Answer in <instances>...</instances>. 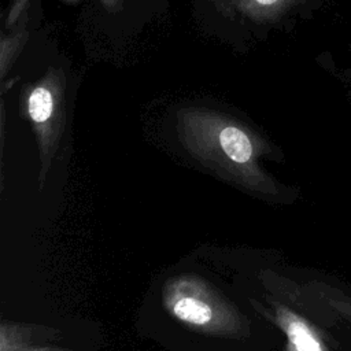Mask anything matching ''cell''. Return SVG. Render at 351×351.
I'll use <instances>...</instances> for the list:
<instances>
[{
	"label": "cell",
	"mask_w": 351,
	"mask_h": 351,
	"mask_svg": "<svg viewBox=\"0 0 351 351\" xmlns=\"http://www.w3.org/2000/svg\"><path fill=\"white\" fill-rule=\"evenodd\" d=\"M173 311L181 321L195 325L208 324L213 315L210 304L192 296H182L177 299L173 304Z\"/></svg>",
	"instance_id": "obj_6"
},
{
	"label": "cell",
	"mask_w": 351,
	"mask_h": 351,
	"mask_svg": "<svg viewBox=\"0 0 351 351\" xmlns=\"http://www.w3.org/2000/svg\"><path fill=\"white\" fill-rule=\"evenodd\" d=\"M348 95H350V97H351V90H350V92H348Z\"/></svg>",
	"instance_id": "obj_9"
},
{
	"label": "cell",
	"mask_w": 351,
	"mask_h": 351,
	"mask_svg": "<svg viewBox=\"0 0 351 351\" xmlns=\"http://www.w3.org/2000/svg\"><path fill=\"white\" fill-rule=\"evenodd\" d=\"M306 0H230L233 14L256 23L274 25L299 8Z\"/></svg>",
	"instance_id": "obj_3"
},
{
	"label": "cell",
	"mask_w": 351,
	"mask_h": 351,
	"mask_svg": "<svg viewBox=\"0 0 351 351\" xmlns=\"http://www.w3.org/2000/svg\"><path fill=\"white\" fill-rule=\"evenodd\" d=\"M289 346L295 351H328L319 335L302 318L284 314L281 318Z\"/></svg>",
	"instance_id": "obj_5"
},
{
	"label": "cell",
	"mask_w": 351,
	"mask_h": 351,
	"mask_svg": "<svg viewBox=\"0 0 351 351\" xmlns=\"http://www.w3.org/2000/svg\"><path fill=\"white\" fill-rule=\"evenodd\" d=\"M184 144L196 155L233 169H250L265 144L244 123L203 107H185L177 114Z\"/></svg>",
	"instance_id": "obj_1"
},
{
	"label": "cell",
	"mask_w": 351,
	"mask_h": 351,
	"mask_svg": "<svg viewBox=\"0 0 351 351\" xmlns=\"http://www.w3.org/2000/svg\"><path fill=\"white\" fill-rule=\"evenodd\" d=\"M100 3L110 11H118L123 7L126 0H100Z\"/></svg>",
	"instance_id": "obj_8"
},
{
	"label": "cell",
	"mask_w": 351,
	"mask_h": 351,
	"mask_svg": "<svg viewBox=\"0 0 351 351\" xmlns=\"http://www.w3.org/2000/svg\"><path fill=\"white\" fill-rule=\"evenodd\" d=\"M21 107L30 121L41 149L48 159L56 149L67 114L66 75L59 67H49L45 74L22 86Z\"/></svg>",
	"instance_id": "obj_2"
},
{
	"label": "cell",
	"mask_w": 351,
	"mask_h": 351,
	"mask_svg": "<svg viewBox=\"0 0 351 351\" xmlns=\"http://www.w3.org/2000/svg\"><path fill=\"white\" fill-rule=\"evenodd\" d=\"M27 11L18 19L15 25L8 29H3L0 40V75L4 80L7 73L12 69L15 60L21 55L27 38Z\"/></svg>",
	"instance_id": "obj_4"
},
{
	"label": "cell",
	"mask_w": 351,
	"mask_h": 351,
	"mask_svg": "<svg viewBox=\"0 0 351 351\" xmlns=\"http://www.w3.org/2000/svg\"><path fill=\"white\" fill-rule=\"evenodd\" d=\"M208 1L215 7V10L222 16H226V18H233L234 16L232 5H230V0H208Z\"/></svg>",
	"instance_id": "obj_7"
}]
</instances>
